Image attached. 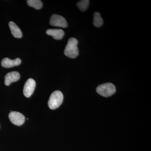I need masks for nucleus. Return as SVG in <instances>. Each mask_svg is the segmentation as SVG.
<instances>
[{
  "label": "nucleus",
  "mask_w": 151,
  "mask_h": 151,
  "mask_svg": "<svg viewBox=\"0 0 151 151\" xmlns=\"http://www.w3.org/2000/svg\"><path fill=\"white\" fill-rule=\"evenodd\" d=\"M50 24L57 27L66 28L68 27V23L65 19L63 17L57 14H53L52 16Z\"/></svg>",
  "instance_id": "20e7f679"
},
{
  "label": "nucleus",
  "mask_w": 151,
  "mask_h": 151,
  "mask_svg": "<svg viewBox=\"0 0 151 151\" xmlns=\"http://www.w3.org/2000/svg\"><path fill=\"white\" fill-rule=\"evenodd\" d=\"M21 63V60L19 58H17L14 60H11L6 58L2 60L1 64L2 67L5 68H10L14 66H18Z\"/></svg>",
  "instance_id": "0eeeda50"
},
{
  "label": "nucleus",
  "mask_w": 151,
  "mask_h": 151,
  "mask_svg": "<svg viewBox=\"0 0 151 151\" xmlns=\"http://www.w3.org/2000/svg\"><path fill=\"white\" fill-rule=\"evenodd\" d=\"M78 40L74 38H70L68 40L67 44L64 50V54L71 58H76L78 55L79 52L77 45Z\"/></svg>",
  "instance_id": "f257e3e1"
},
{
  "label": "nucleus",
  "mask_w": 151,
  "mask_h": 151,
  "mask_svg": "<svg viewBox=\"0 0 151 151\" xmlns=\"http://www.w3.org/2000/svg\"><path fill=\"white\" fill-rule=\"evenodd\" d=\"M35 86V81L32 78H29L24 87L23 93L24 96L27 97H30L34 91Z\"/></svg>",
  "instance_id": "423d86ee"
},
{
  "label": "nucleus",
  "mask_w": 151,
  "mask_h": 151,
  "mask_svg": "<svg viewBox=\"0 0 151 151\" xmlns=\"http://www.w3.org/2000/svg\"><path fill=\"white\" fill-rule=\"evenodd\" d=\"M46 32L47 34L52 36L57 40L62 39L65 35L64 32L61 29H48L47 30Z\"/></svg>",
  "instance_id": "1a4fd4ad"
},
{
  "label": "nucleus",
  "mask_w": 151,
  "mask_h": 151,
  "mask_svg": "<svg viewBox=\"0 0 151 151\" xmlns=\"http://www.w3.org/2000/svg\"><path fill=\"white\" fill-rule=\"evenodd\" d=\"M28 5L36 9H40L43 6L42 2L40 0H28L27 1Z\"/></svg>",
  "instance_id": "9b49d317"
},
{
  "label": "nucleus",
  "mask_w": 151,
  "mask_h": 151,
  "mask_svg": "<svg viewBox=\"0 0 151 151\" xmlns=\"http://www.w3.org/2000/svg\"><path fill=\"white\" fill-rule=\"evenodd\" d=\"M89 3V1L88 0H83L78 2L77 6L81 12H84L88 8Z\"/></svg>",
  "instance_id": "ddd939ff"
},
{
  "label": "nucleus",
  "mask_w": 151,
  "mask_h": 151,
  "mask_svg": "<svg viewBox=\"0 0 151 151\" xmlns=\"http://www.w3.org/2000/svg\"><path fill=\"white\" fill-rule=\"evenodd\" d=\"M103 19L101 17L100 14L99 12H96L94 14V19H93V24L96 27H99L103 24Z\"/></svg>",
  "instance_id": "f8f14e48"
},
{
  "label": "nucleus",
  "mask_w": 151,
  "mask_h": 151,
  "mask_svg": "<svg viewBox=\"0 0 151 151\" xmlns=\"http://www.w3.org/2000/svg\"><path fill=\"white\" fill-rule=\"evenodd\" d=\"M20 77V75L17 71L9 72L5 76V84L6 86H9L12 82L18 81Z\"/></svg>",
  "instance_id": "6e6552de"
},
{
  "label": "nucleus",
  "mask_w": 151,
  "mask_h": 151,
  "mask_svg": "<svg viewBox=\"0 0 151 151\" xmlns=\"http://www.w3.org/2000/svg\"><path fill=\"white\" fill-rule=\"evenodd\" d=\"M63 100L62 92L58 90L54 91L52 93L48 101V105L50 109L54 110L61 105Z\"/></svg>",
  "instance_id": "f03ea898"
},
{
  "label": "nucleus",
  "mask_w": 151,
  "mask_h": 151,
  "mask_svg": "<svg viewBox=\"0 0 151 151\" xmlns=\"http://www.w3.org/2000/svg\"><path fill=\"white\" fill-rule=\"evenodd\" d=\"M96 91L98 94L103 97H110L116 92L115 85L111 83L101 84L97 86Z\"/></svg>",
  "instance_id": "7ed1b4c3"
},
{
  "label": "nucleus",
  "mask_w": 151,
  "mask_h": 151,
  "mask_svg": "<svg viewBox=\"0 0 151 151\" xmlns=\"http://www.w3.org/2000/svg\"><path fill=\"white\" fill-rule=\"evenodd\" d=\"M9 25L11 32L14 37L17 38H20L22 37V31L14 22H9Z\"/></svg>",
  "instance_id": "9d476101"
},
{
  "label": "nucleus",
  "mask_w": 151,
  "mask_h": 151,
  "mask_svg": "<svg viewBox=\"0 0 151 151\" xmlns=\"http://www.w3.org/2000/svg\"><path fill=\"white\" fill-rule=\"evenodd\" d=\"M9 119L12 124L16 126H21L24 123L25 118V116L19 112L13 111L9 115Z\"/></svg>",
  "instance_id": "39448f33"
}]
</instances>
